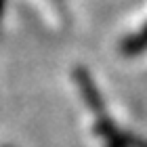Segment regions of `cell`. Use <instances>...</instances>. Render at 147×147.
Segmentation results:
<instances>
[{
	"instance_id": "obj_1",
	"label": "cell",
	"mask_w": 147,
	"mask_h": 147,
	"mask_svg": "<svg viewBox=\"0 0 147 147\" xmlns=\"http://www.w3.org/2000/svg\"><path fill=\"white\" fill-rule=\"evenodd\" d=\"M0 6H2V0H0Z\"/></svg>"
}]
</instances>
